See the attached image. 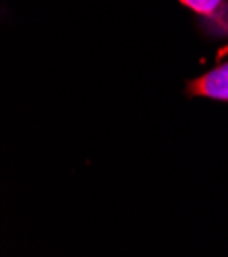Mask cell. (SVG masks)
<instances>
[{"label": "cell", "mask_w": 228, "mask_h": 257, "mask_svg": "<svg viewBox=\"0 0 228 257\" xmlns=\"http://www.w3.org/2000/svg\"><path fill=\"white\" fill-rule=\"evenodd\" d=\"M189 91L193 95L210 97L216 101H228V62L193 80L189 84Z\"/></svg>", "instance_id": "obj_1"}, {"label": "cell", "mask_w": 228, "mask_h": 257, "mask_svg": "<svg viewBox=\"0 0 228 257\" xmlns=\"http://www.w3.org/2000/svg\"><path fill=\"white\" fill-rule=\"evenodd\" d=\"M181 3L199 15H212L220 7V0H181Z\"/></svg>", "instance_id": "obj_2"}]
</instances>
